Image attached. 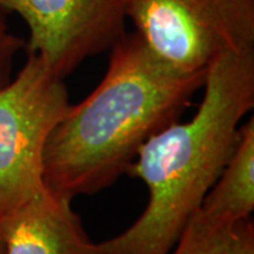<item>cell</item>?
Wrapping results in <instances>:
<instances>
[{
	"label": "cell",
	"mask_w": 254,
	"mask_h": 254,
	"mask_svg": "<svg viewBox=\"0 0 254 254\" xmlns=\"http://www.w3.org/2000/svg\"><path fill=\"white\" fill-rule=\"evenodd\" d=\"M99 85L69 105L47 140V188L73 199L109 188L141 145L177 122L205 85L206 71L184 72L163 61L136 31L110 47Z\"/></svg>",
	"instance_id": "6da1fadb"
},
{
	"label": "cell",
	"mask_w": 254,
	"mask_h": 254,
	"mask_svg": "<svg viewBox=\"0 0 254 254\" xmlns=\"http://www.w3.org/2000/svg\"><path fill=\"white\" fill-rule=\"evenodd\" d=\"M203 98L190 122H174L141 148L128 167L144 182L148 202L118 236L93 243V254H168L199 209L254 108V51L219 57L209 65Z\"/></svg>",
	"instance_id": "7a4b0ae2"
},
{
	"label": "cell",
	"mask_w": 254,
	"mask_h": 254,
	"mask_svg": "<svg viewBox=\"0 0 254 254\" xmlns=\"http://www.w3.org/2000/svg\"><path fill=\"white\" fill-rule=\"evenodd\" d=\"M69 105L64 79L37 54L0 89V219L47 190L44 147Z\"/></svg>",
	"instance_id": "3957f363"
},
{
	"label": "cell",
	"mask_w": 254,
	"mask_h": 254,
	"mask_svg": "<svg viewBox=\"0 0 254 254\" xmlns=\"http://www.w3.org/2000/svg\"><path fill=\"white\" fill-rule=\"evenodd\" d=\"M125 10L153 53L184 72L254 51V0H125Z\"/></svg>",
	"instance_id": "277c9868"
},
{
	"label": "cell",
	"mask_w": 254,
	"mask_h": 254,
	"mask_svg": "<svg viewBox=\"0 0 254 254\" xmlns=\"http://www.w3.org/2000/svg\"><path fill=\"white\" fill-rule=\"evenodd\" d=\"M0 10L26 21V51L63 79L127 31L125 0H0Z\"/></svg>",
	"instance_id": "5b68a950"
},
{
	"label": "cell",
	"mask_w": 254,
	"mask_h": 254,
	"mask_svg": "<svg viewBox=\"0 0 254 254\" xmlns=\"http://www.w3.org/2000/svg\"><path fill=\"white\" fill-rule=\"evenodd\" d=\"M4 254H93L72 199L47 188L6 219Z\"/></svg>",
	"instance_id": "8992f818"
},
{
	"label": "cell",
	"mask_w": 254,
	"mask_h": 254,
	"mask_svg": "<svg viewBox=\"0 0 254 254\" xmlns=\"http://www.w3.org/2000/svg\"><path fill=\"white\" fill-rule=\"evenodd\" d=\"M254 210V119L240 126L237 143L195 216L215 226L235 225Z\"/></svg>",
	"instance_id": "52a82bcc"
},
{
	"label": "cell",
	"mask_w": 254,
	"mask_h": 254,
	"mask_svg": "<svg viewBox=\"0 0 254 254\" xmlns=\"http://www.w3.org/2000/svg\"><path fill=\"white\" fill-rule=\"evenodd\" d=\"M168 254H254L253 220L215 226L193 215Z\"/></svg>",
	"instance_id": "ba28073f"
},
{
	"label": "cell",
	"mask_w": 254,
	"mask_h": 254,
	"mask_svg": "<svg viewBox=\"0 0 254 254\" xmlns=\"http://www.w3.org/2000/svg\"><path fill=\"white\" fill-rule=\"evenodd\" d=\"M23 50H26V40L10 31L4 13L0 10V89L13 79L14 61Z\"/></svg>",
	"instance_id": "9c48e42d"
},
{
	"label": "cell",
	"mask_w": 254,
	"mask_h": 254,
	"mask_svg": "<svg viewBox=\"0 0 254 254\" xmlns=\"http://www.w3.org/2000/svg\"><path fill=\"white\" fill-rule=\"evenodd\" d=\"M6 252V239H4V227L3 222L0 220V254H4Z\"/></svg>",
	"instance_id": "30bf717a"
}]
</instances>
